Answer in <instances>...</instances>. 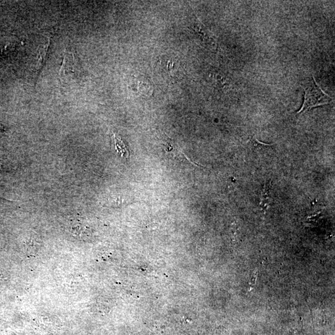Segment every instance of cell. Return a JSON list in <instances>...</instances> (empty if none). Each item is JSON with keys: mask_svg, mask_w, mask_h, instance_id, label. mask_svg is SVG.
Instances as JSON below:
<instances>
[{"mask_svg": "<svg viewBox=\"0 0 335 335\" xmlns=\"http://www.w3.org/2000/svg\"><path fill=\"white\" fill-rule=\"evenodd\" d=\"M303 88L305 91L304 103L298 113H301L314 107L325 106L332 103V97L323 91L314 78L313 81L306 84Z\"/></svg>", "mask_w": 335, "mask_h": 335, "instance_id": "obj_1", "label": "cell"}, {"mask_svg": "<svg viewBox=\"0 0 335 335\" xmlns=\"http://www.w3.org/2000/svg\"><path fill=\"white\" fill-rule=\"evenodd\" d=\"M77 71V64L76 63L73 52H65L62 66L59 72V78L61 83H67L72 80Z\"/></svg>", "mask_w": 335, "mask_h": 335, "instance_id": "obj_2", "label": "cell"}, {"mask_svg": "<svg viewBox=\"0 0 335 335\" xmlns=\"http://www.w3.org/2000/svg\"><path fill=\"white\" fill-rule=\"evenodd\" d=\"M50 43L51 38L50 37L47 38L45 43H43L39 48L36 69H35V83H36L38 76H39L43 66H44L46 61L47 60L48 54L50 50Z\"/></svg>", "mask_w": 335, "mask_h": 335, "instance_id": "obj_3", "label": "cell"}, {"mask_svg": "<svg viewBox=\"0 0 335 335\" xmlns=\"http://www.w3.org/2000/svg\"><path fill=\"white\" fill-rule=\"evenodd\" d=\"M271 189H272V186H271L270 183H266L264 188L263 189L262 196H261L260 205L262 206L263 209H267L270 203H272L273 198Z\"/></svg>", "mask_w": 335, "mask_h": 335, "instance_id": "obj_4", "label": "cell"}, {"mask_svg": "<svg viewBox=\"0 0 335 335\" xmlns=\"http://www.w3.org/2000/svg\"><path fill=\"white\" fill-rule=\"evenodd\" d=\"M115 143H116V148L117 152H118L122 157H123V156L126 155L127 157H129V151H128L126 145H124V143L122 142V140L120 139L119 138L115 137Z\"/></svg>", "mask_w": 335, "mask_h": 335, "instance_id": "obj_5", "label": "cell"}, {"mask_svg": "<svg viewBox=\"0 0 335 335\" xmlns=\"http://www.w3.org/2000/svg\"><path fill=\"white\" fill-rule=\"evenodd\" d=\"M258 275V270L257 269L252 273L251 278H250L249 284V291H251L254 289L257 283V277Z\"/></svg>", "mask_w": 335, "mask_h": 335, "instance_id": "obj_6", "label": "cell"}]
</instances>
